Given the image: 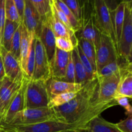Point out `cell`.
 Listing matches in <instances>:
<instances>
[{
    "instance_id": "obj_2",
    "label": "cell",
    "mask_w": 132,
    "mask_h": 132,
    "mask_svg": "<svg viewBox=\"0 0 132 132\" xmlns=\"http://www.w3.org/2000/svg\"><path fill=\"white\" fill-rule=\"evenodd\" d=\"M51 119H57L53 108L48 107L37 108H24L18 112L8 125L1 127L7 128L34 125Z\"/></svg>"
},
{
    "instance_id": "obj_12",
    "label": "cell",
    "mask_w": 132,
    "mask_h": 132,
    "mask_svg": "<svg viewBox=\"0 0 132 132\" xmlns=\"http://www.w3.org/2000/svg\"><path fill=\"white\" fill-rule=\"evenodd\" d=\"M0 52L2 57L5 77H8L13 82H21L23 80L24 74L19 62L2 46L0 47Z\"/></svg>"
},
{
    "instance_id": "obj_9",
    "label": "cell",
    "mask_w": 132,
    "mask_h": 132,
    "mask_svg": "<svg viewBox=\"0 0 132 132\" xmlns=\"http://www.w3.org/2000/svg\"><path fill=\"white\" fill-rule=\"evenodd\" d=\"M132 68L124 70L117 73L106 77H97L99 88L97 101L106 102L114 100L116 91L122 73Z\"/></svg>"
},
{
    "instance_id": "obj_8",
    "label": "cell",
    "mask_w": 132,
    "mask_h": 132,
    "mask_svg": "<svg viewBox=\"0 0 132 132\" xmlns=\"http://www.w3.org/2000/svg\"><path fill=\"white\" fill-rule=\"evenodd\" d=\"M119 57L117 47L112 39L101 33L100 43L96 49V74L104 66Z\"/></svg>"
},
{
    "instance_id": "obj_32",
    "label": "cell",
    "mask_w": 132,
    "mask_h": 132,
    "mask_svg": "<svg viewBox=\"0 0 132 132\" xmlns=\"http://www.w3.org/2000/svg\"><path fill=\"white\" fill-rule=\"evenodd\" d=\"M76 48L77 49V53H78L80 61H81V64H82V67H83L84 69H85V72H86V75H87L88 77V79L92 80L93 79L97 77V75L95 73V71H94V68H93L92 66L91 63H90V61L86 57V55L83 54L81 48L79 47L78 45L76 46Z\"/></svg>"
},
{
    "instance_id": "obj_13",
    "label": "cell",
    "mask_w": 132,
    "mask_h": 132,
    "mask_svg": "<svg viewBox=\"0 0 132 132\" xmlns=\"http://www.w3.org/2000/svg\"><path fill=\"white\" fill-rule=\"evenodd\" d=\"M49 15L42 20L41 30L39 34V39L41 41L47 55L49 63H50L55 55L56 46H55V36L52 29L49 21Z\"/></svg>"
},
{
    "instance_id": "obj_1",
    "label": "cell",
    "mask_w": 132,
    "mask_h": 132,
    "mask_svg": "<svg viewBox=\"0 0 132 132\" xmlns=\"http://www.w3.org/2000/svg\"><path fill=\"white\" fill-rule=\"evenodd\" d=\"M99 82L97 77L82 86L74 98L61 106L54 108L57 119L66 123H73L97 99Z\"/></svg>"
},
{
    "instance_id": "obj_3",
    "label": "cell",
    "mask_w": 132,
    "mask_h": 132,
    "mask_svg": "<svg viewBox=\"0 0 132 132\" xmlns=\"http://www.w3.org/2000/svg\"><path fill=\"white\" fill-rule=\"evenodd\" d=\"M83 128L78 124L66 123L51 119L27 126H19L7 128L5 130H13L18 132H79Z\"/></svg>"
},
{
    "instance_id": "obj_28",
    "label": "cell",
    "mask_w": 132,
    "mask_h": 132,
    "mask_svg": "<svg viewBox=\"0 0 132 132\" xmlns=\"http://www.w3.org/2000/svg\"><path fill=\"white\" fill-rule=\"evenodd\" d=\"M22 23L19 24L16 31L14 33L12 39L10 44V48L9 52L11 55L19 62L20 61V46H21V38Z\"/></svg>"
},
{
    "instance_id": "obj_45",
    "label": "cell",
    "mask_w": 132,
    "mask_h": 132,
    "mask_svg": "<svg viewBox=\"0 0 132 132\" xmlns=\"http://www.w3.org/2000/svg\"><path fill=\"white\" fill-rule=\"evenodd\" d=\"M3 132H18V131H13V130H5Z\"/></svg>"
},
{
    "instance_id": "obj_15",
    "label": "cell",
    "mask_w": 132,
    "mask_h": 132,
    "mask_svg": "<svg viewBox=\"0 0 132 132\" xmlns=\"http://www.w3.org/2000/svg\"><path fill=\"white\" fill-rule=\"evenodd\" d=\"M71 52H66L56 48L55 55L50 63L52 78L57 80H62L64 78Z\"/></svg>"
},
{
    "instance_id": "obj_38",
    "label": "cell",
    "mask_w": 132,
    "mask_h": 132,
    "mask_svg": "<svg viewBox=\"0 0 132 132\" xmlns=\"http://www.w3.org/2000/svg\"><path fill=\"white\" fill-rule=\"evenodd\" d=\"M114 99L117 102V105L121 106L125 108L127 116L132 115V107L130 105L128 98L123 96H117L115 97Z\"/></svg>"
},
{
    "instance_id": "obj_31",
    "label": "cell",
    "mask_w": 132,
    "mask_h": 132,
    "mask_svg": "<svg viewBox=\"0 0 132 132\" xmlns=\"http://www.w3.org/2000/svg\"><path fill=\"white\" fill-rule=\"evenodd\" d=\"M5 10L6 19L18 23H22L13 0H5Z\"/></svg>"
},
{
    "instance_id": "obj_6",
    "label": "cell",
    "mask_w": 132,
    "mask_h": 132,
    "mask_svg": "<svg viewBox=\"0 0 132 132\" xmlns=\"http://www.w3.org/2000/svg\"><path fill=\"white\" fill-rule=\"evenodd\" d=\"M93 20L98 30L101 34L110 37L117 47V41L113 29L111 12L103 0H94Z\"/></svg>"
},
{
    "instance_id": "obj_46",
    "label": "cell",
    "mask_w": 132,
    "mask_h": 132,
    "mask_svg": "<svg viewBox=\"0 0 132 132\" xmlns=\"http://www.w3.org/2000/svg\"><path fill=\"white\" fill-rule=\"evenodd\" d=\"M4 131V130H3L2 128H0V132H3Z\"/></svg>"
},
{
    "instance_id": "obj_16",
    "label": "cell",
    "mask_w": 132,
    "mask_h": 132,
    "mask_svg": "<svg viewBox=\"0 0 132 132\" xmlns=\"http://www.w3.org/2000/svg\"><path fill=\"white\" fill-rule=\"evenodd\" d=\"M46 85L50 98V97L61 94L77 92L79 91L83 86L82 84L65 82L52 77L46 81Z\"/></svg>"
},
{
    "instance_id": "obj_11",
    "label": "cell",
    "mask_w": 132,
    "mask_h": 132,
    "mask_svg": "<svg viewBox=\"0 0 132 132\" xmlns=\"http://www.w3.org/2000/svg\"><path fill=\"white\" fill-rule=\"evenodd\" d=\"M42 18L29 0H25L22 23L34 37H38L41 30Z\"/></svg>"
},
{
    "instance_id": "obj_19",
    "label": "cell",
    "mask_w": 132,
    "mask_h": 132,
    "mask_svg": "<svg viewBox=\"0 0 132 132\" xmlns=\"http://www.w3.org/2000/svg\"><path fill=\"white\" fill-rule=\"evenodd\" d=\"M78 34V36H76L77 38L81 37L88 40L93 43L95 48V50L99 46L100 43L101 32L98 30L97 27L94 24L93 18L89 19L85 24L81 26V28L76 34Z\"/></svg>"
},
{
    "instance_id": "obj_25",
    "label": "cell",
    "mask_w": 132,
    "mask_h": 132,
    "mask_svg": "<svg viewBox=\"0 0 132 132\" xmlns=\"http://www.w3.org/2000/svg\"><path fill=\"white\" fill-rule=\"evenodd\" d=\"M72 57L73 59V64H74L75 68V79H76V83L82 84L84 85L90 80L88 79L86 72L80 61L78 53H77V49L75 47L74 49L72 51Z\"/></svg>"
},
{
    "instance_id": "obj_17",
    "label": "cell",
    "mask_w": 132,
    "mask_h": 132,
    "mask_svg": "<svg viewBox=\"0 0 132 132\" xmlns=\"http://www.w3.org/2000/svg\"><path fill=\"white\" fill-rule=\"evenodd\" d=\"M79 132H121L116 124L108 122L98 116L88 122Z\"/></svg>"
},
{
    "instance_id": "obj_33",
    "label": "cell",
    "mask_w": 132,
    "mask_h": 132,
    "mask_svg": "<svg viewBox=\"0 0 132 132\" xmlns=\"http://www.w3.org/2000/svg\"><path fill=\"white\" fill-rule=\"evenodd\" d=\"M55 46L62 51L71 52L75 46L70 39L64 37H55Z\"/></svg>"
},
{
    "instance_id": "obj_47",
    "label": "cell",
    "mask_w": 132,
    "mask_h": 132,
    "mask_svg": "<svg viewBox=\"0 0 132 132\" xmlns=\"http://www.w3.org/2000/svg\"><path fill=\"white\" fill-rule=\"evenodd\" d=\"M1 83H2V81H0V87H1Z\"/></svg>"
},
{
    "instance_id": "obj_10",
    "label": "cell",
    "mask_w": 132,
    "mask_h": 132,
    "mask_svg": "<svg viewBox=\"0 0 132 132\" xmlns=\"http://www.w3.org/2000/svg\"><path fill=\"white\" fill-rule=\"evenodd\" d=\"M28 79V77L24 76L20 87L16 92L5 114L0 120V128L8 125L18 112L25 108V90Z\"/></svg>"
},
{
    "instance_id": "obj_20",
    "label": "cell",
    "mask_w": 132,
    "mask_h": 132,
    "mask_svg": "<svg viewBox=\"0 0 132 132\" xmlns=\"http://www.w3.org/2000/svg\"><path fill=\"white\" fill-rule=\"evenodd\" d=\"M35 37L30 34L27 30L25 27L22 23L21 38V46H20V63L21 67L25 76L26 67H27V59L30 51L31 46L32 45Z\"/></svg>"
},
{
    "instance_id": "obj_26",
    "label": "cell",
    "mask_w": 132,
    "mask_h": 132,
    "mask_svg": "<svg viewBox=\"0 0 132 132\" xmlns=\"http://www.w3.org/2000/svg\"><path fill=\"white\" fill-rule=\"evenodd\" d=\"M81 9V26L93 18L94 14V0H77Z\"/></svg>"
},
{
    "instance_id": "obj_23",
    "label": "cell",
    "mask_w": 132,
    "mask_h": 132,
    "mask_svg": "<svg viewBox=\"0 0 132 132\" xmlns=\"http://www.w3.org/2000/svg\"><path fill=\"white\" fill-rule=\"evenodd\" d=\"M77 45L81 48L83 54L88 59L96 73V50L92 42L85 39L78 37ZM97 75V74H96Z\"/></svg>"
},
{
    "instance_id": "obj_35",
    "label": "cell",
    "mask_w": 132,
    "mask_h": 132,
    "mask_svg": "<svg viewBox=\"0 0 132 132\" xmlns=\"http://www.w3.org/2000/svg\"><path fill=\"white\" fill-rule=\"evenodd\" d=\"M72 11L74 16L80 23L81 21V9L77 0H61ZM81 25V24H80Z\"/></svg>"
},
{
    "instance_id": "obj_14",
    "label": "cell",
    "mask_w": 132,
    "mask_h": 132,
    "mask_svg": "<svg viewBox=\"0 0 132 132\" xmlns=\"http://www.w3.org/2000/svg\"><path fill=\"white\" fill-rule=\"evenodd\" d=\"M22 81L21 82H13L6 77L3 79L0 87V120L20 87Z\"/></svg>"
},
{
    "instance_id": "obj_21",
    "label": "cell",
    "mask_w": 132,
    "mask_h": 132,
    "mask_svg": "<svg viewBox=\"0 0 132 132\" xmlns=\"http://www.w3.org/2000/svg\"><path fill=\"white\" fill-rule=\"evenodd\" d=\"M125 6H126V3L122 2L117 6V7L116 8L114 11L111 12L113 29H114L116 41H117V43L120 39L122 25H123Z\"/></svg>"
},
{
    "instance_id": "obj_30",
    "label": "cell",
    "mask_w": 132,
    "mask_h": 132,
    "mask_svg": "<svg viewBox=\"0 0 132 132\" xmlns=\"http://www.w3.org/2000/svg\"><path fill=\"white\" fill-rule=\"evenodd\" d=\"M54 4L57 5L58 8L67 15V17L69 19L70 22L71 24H72V27L73 28V30H74L75 33L78 32L80 28H81L80 23L77 20L76 17L74 16L72 12V11L68 9V6L61 0H54Z\"/></svg>"
},
{
    "instance_id": "obj_39",
    "label": "cell",
    "mask_w": 132,
    "mask_h": 132,
    "mask_svg": "<svg viewBox=\"0 0 132 132\" xmlns=\"http://www.w3.org/2000/svg\"><path fill=\"white\" fill-rule=\"evenodd\" d=\"M6 21V15L5 10V0H0V47L1 45L3 33Z\"/></svg>"
},
{
    "instance_id": "obj_7",
    "label": "cell",
    "mask_w": 132,
    "mask_h": 132,
    "mask_svg": "<svg viewBox=\"0 0 132 132\" xmlns=\"http://www.w3.org/2000/svg\"><path fill=\"white\" fill-rule=\"evenodd\" d=\"M35 63L32 79L45 81L51 78L50 67L46 51L39 37H35Z\"/></svg>"
},
{
    "instance_id": "obj_34",
    "label": "cell",
    "mask_w": 132,
    "mask_h": 132,
    "mask_svg": "<svg viewBox=\"0 0 132 132\" xmlns=\"http://www.w3.org/2000/svg\"><path fill=\"white\" fill-rule=\"evenodd\" d=\"M61 81H63L68 82H76V79H75V68L73 59H72V52H71L70 55L69 60H68V64H67L65 76Z\"/></svg>"
},
{
    "instance_id": "obj_41",
    "label": "cell",
    "mask_w": 132,
    "mask_h": 132,
    "mask_svg": "<svg viewBox=\"0 0 132 132\" xmlns=\"http://www.w3.org/2000/svg\"><path fill=\"white\" fill-rule=\"evenodd\" d=\"M110 12H113L119 5L122 2V0H103Z\"/></svg>"
},
{
    "instance_id": "obj_5",
    "label": "cell",
    "mask_w": 132,
    "mask_h": 132,
    "mask_svg": "<svg viewBox=\"0 0 132 132\" xmlns=\"http://www.w3.org/2000/svg\"><path fill=\"white\" fill-rule=\"evenodd\" d=\"M119 55L122 59L131 62L132 58V5L126 3L125 17L120 39L117 43Z\"/></svg>"
},
{
    "instance_id": "obj_36",
    "label": "cell",
    "mask_w": 132,
    "mask_h": 132,
    "mask_svg": "<svg viewBox=\"0 0 132 132\" xmlns=\"http://www.w3.org/2000/svg\"><path fill=\"white\" fill-rule=\"evenodd\" d=\"M52 11L54 12V14H55V15L57 17L58 19H59V20H60L61 21L62 23H63V24H64V25L67 27V28H69V29L72 32L75 33L74 30H73V28H72V24H71V23H70V22L68 18H67V15H66L65 14H64V13H63V12H62L61 10L59 9V8H58V6H57V5H55V4H54V6H53V7H52Z\"/></svg>"
},
{
    "instance_id": "obj_4",
    "label": "cell",
    "mask_w": 132,
    "mask_h": 132,
    "mask_svg": "<svg viewBox=\"0 0 132 132\" xmlns=\"http://www.w3.org/2000/svg\"><path fill=\"white\" fill-rule=\"evenodd\" d=\"M49 101L46 82L29 79L25 90V108H46Z\"/></svg>"
},
{
    "instance_id": "obj_24",
    "label": "cell",
    "mask_w": 132,
    "mask_h": 132,
    "mask_svg": "<svg viewBox=\"0 0 132 132\" xmlns=\"http://www.w3.org/2000/svg\"><path fill=\"white\" fill-rule=\"evenodd\" d=\"M21 23L11 21L6 19L5 27H4L2 39H1V45L3 48L9 52L10 48V44L14 33L16 31L17 28Z\"/></svg>"
},
{
    "instance_id": "obj_22",
    "label": "cell",
    "mask_w": 132,
    "mask_h": 132,
    "mask_svg": "<svg viewBox=\"0 0 132 132\" xmlns=\"http://www.w3.org/2000/svg\"><path fill=\"white\" fill-rule=\"evenodd\" d=\"M117 96L132 98V70L126 71L122 73L115 95Z\"/></svg>"
},
{
    "instance_id": "obj_29",
    "label": "cell",
    "mask_w": 132,
    "mask_h": 132,
    "mask_svg": "<svg viewBox=\"0 0 132 132\" xmlns=\"http://www.w3.org/2000/svg\"><path fill=\"white\" fill-rule=\"evenodd\" d=\"M39 13L42 19L52 14V7L48 0H29Z\"/></svg>"
},
{
    "instance_id": "obj_37",
    "label": "cell",
    "mask_w": 132,
    "mask_h": 132,
    "mask_svg": "<svg viewBox=\"0 0 132 132\" xmlns=\"http://www.w3.org/2000/svg\"><path fill=\"white\" fill-rule=\"evenodd\" d=\"M121 132H132V115H129L125 119L116 124Z\"/></svg>"
},
{
    "instance_id": "obj_27",
    "label": "cell",
    "mask_w": 132,
    "mask_h": 132,
    "mask_svg": "<svg viewBox=\"0 0 132 132\" xmlns=\"http://www.w3.org/2000/svg\"><path fill=\"white\" fill-rule=\"evenodd\" d=\"M78 92H77L64 93V94H61L59 95L50 97L48 107L50 108H54L64 105L66 103H68L70 101L72 100L73 98H74Z\"/></svg>"
},
{
    "instance_id": "obj_43",
    "label": "cell",
    "mask_w": 132,
    "mask_h": 132,
    "mask_svg": "<svg viewBox=\"0 0 132 132\" xmlns=\"http://www.w3.org/2000/svg\"><path fill=\"white\" fill-rule=\"evenodd\" d=\"M48 1L49 2H50V4L52 6V7H53V6H54V0H48Z\"/></svg>"
},
{
    "instance_id": "obj_44",
    "label": "cell",
    "mask_w": 132,
    "mask_h": 132,
    "mask_svg": "<svg viewBox=\"0 0 132 132\" xmlns=\"http://www.w3.org/2000/svg\"><path fill=\"white\" fill-rule=\"evenodd\" d=\"M122 2H125V3H132V0H122Z\"/></svg>"
},
{
    "instance_id": "obj_40",
    "label": "cell",
    "mask_w": 132,
    "mask_h": 132,
    "mask_svg": "<svg viewBox=\"0 0 132 132\" xmlns=\"http://www.w3.org/2000/svg\"><path fill=\"white\" fill-rule=\"evenodd\" d=\"M15 6L17 8L19 17L21 18V21H23V12H24V5H25V0H13Z\"/></svg>"
},
{
    "instance_id": "obj_18",
    "label": "cell",
    "mask_w": 132,
    "mask_h": 132,
    "mask_svg": "<svg viewBox=\"0 0 132 132\" xmlns=\"http://www.w3.org/2000/svg\"><path fill=\"white\" fill-rule=\"evenodd\" d=\"M50 25L54 32L55 37H64L70 39L76 47L77 45V39L76 34L72 32L68 28H67L55 15L54 12L49 17Z\"/></svg>"
},
{
    "instance_id": "obj_42",
    "label": "cell",
    "mask_w": 132,
    "mask_h": 132,
    "mask_svg": "<svg viewBox=\"0 0 132 132\" xmlns=\"http://www.w3.org/2000/svg\"><path fill=\"white\" fill-rule=\"evenodd\" d=\"M5 77V73L4 70L3 63L2 57L0 52V81H2L3 79Z\"/></svg>"
}]
</instances>
